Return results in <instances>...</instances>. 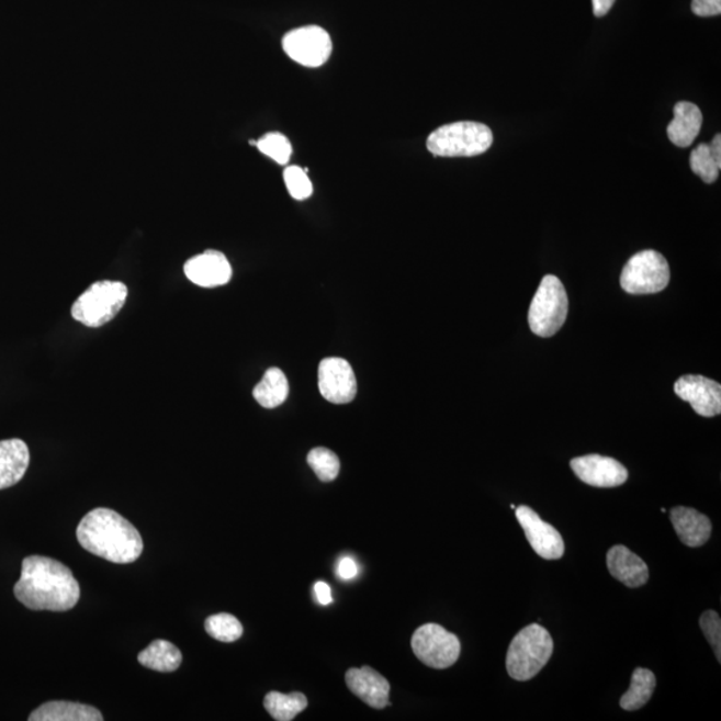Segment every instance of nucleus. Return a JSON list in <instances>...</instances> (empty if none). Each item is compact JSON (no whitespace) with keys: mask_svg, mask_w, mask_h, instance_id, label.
Instances as JSON below:
<instances>
[{"mask_svg":"<svg viewBox=\"0 0 721 721\" xmlns=\"http://www.w3.org/2000/svg\"><path fill=\"white\" fill-rule=\"evenodd\" d=\"M18 601L33 611L66 612L77 606L80 587L69 566L45 556L23 560Z\"/></svg>","mask_w":721,"mask_h":721,"instance_id":"nucleus-1","label":"nucleus"},{"mask_svg":"<svg viewBox=\"0 0 721 721\" xmlns=\"http://www.w3.org/2000/svg\"><path fill=\"white\" fill-rule=\"evenodd\" d=\"M77 538L86 551L114 564H132L144 551L138 529L108 508L89 511L79 522Z\"/></svg>","mask_w":721,"mask_h":721,"instance_id":"nucleus-2","label":"nucleus"},{"mask_svg":"<svg viewBox=\"0 0 721 721\" xmlns=\"http://www.w3.org/2000/svg\"><path fill=\"white\" fill-rule=\"evenodd\" d=\"M493 133L484 123L461 121L437 128L427 140L435 157H476L491 149Z\"/></svg>","mask_w":721,"mask_h":721,"instance_id":"nucleus-3","label":"nucleus"},{"mask_svg":"<svg viewBox=\"0 0 721 721\" xmlns=\"http://www.w3.org/2000/svg\"><path fill=\"white\" fill-rule=\"evenodd\" d=\"M553 653V639L544 627L531 624L516 634L509 645L507 669L511 679L527 681L540 674Z\"/></svg>","mask_w":721,"mask_h":721,"instance_id":"nucleus-4","label":"nucleus"},{"mask_svg":"<svg viewBox=\"0 0 721 721\" xmlns=\"http://www.w3.org/2000/svg\"><path fill=\"white\" fill-rule=\"evenodd\" d=\"M128 289L120 281H100L92 285L71 307V316L88 328H101L125 306Z\"/></svg>","mask_w":721,"mask_h":721,"instance_id":"nucleus-5","label":"nucleus"},{"mask_svg":"<svg viewBox=\"0 0 721 721\" xmlns=\"http://www.w3.org/2000/svg\"><path fill=\"white\" fill-rule=\"evenodd\" d=\"M568 295L556 275H545L529 307L528 323L536 336L550 338L568 316Z\"/></svg>","mask_w":721,"mask_h":721,"instance_id":"nucleus-6","label":"nucleus"},{"mask_svg":"<svg viewBox=\"0 0 721 721\" xmlns=\"http://www.w3.org/2000/svg\"><path fill=\"white\" fill-rule=\"evenodd\" d=\"M671 279L667 260L655 250H644L627 262L620 277L622 291L630 294H655L668 286Z\"/></svg>","mask_w":721,"mask_h":721,"instance_id":"nucleus-7","label":"nucleus"},{"mask_svg":"<svg viewBox=\"0 0 721 721\" xmlns=\"http://www.w3.org/2000/svg\"><path fill=\"white\" fill-rule=\"evenodd\" d=\"M412 650L418 661L435 669H447L459 661L461 643L455 634L430 622L413 633Z\"/></svg>","mask_w":721,"mask_h":721,"instance_id":"nucleus-8","label":"nucleus"},{"mask_svg":"<svg viewBox=\"0 0 721 721\" xmlns=\"http://www.w3.org/2000/svg\"><path fill=\"white\" fill-rule=\"evenodd\" d=\"M283 50L294 61L305 67H319L330 58V35L318 26H305L291 31L282 41Z\"/></svg>","mask_w":721,"mask_h":721,"instance_id":"nucleus-9","label":"nucleus"},{"mask_svg":"<svg viewBox=\"0 0 721 721\" xmlns=\"http://www.w3.org/2000/svg\"><path fill=\"white\" fill-rule=\"evenodd\" d=\"M516 517L532 550L545 560H559L564 556L565 544L556 528L540 519L527 505L516 507Z\"/></svg>","mask_w":721,"mask_h":721,"instance_id":"nucleus-10","label":"nucleus"},{"mask_svg":"<svg viewBox=\"0 0 721 721\" xmlns=\"http://www.w3.org/2000/svg\"><path fill=\"white\" fill-rule=\"evenodd\" d=\"M319 392L331 404H349L357 394L353 368L347 360L330 357L320 361L318 368Z\"/></svg>","mask_w":721,"mask_h":721,"instance_id":"nucleus-11","label":"nucleus"},{"mask_svg":"<svg viewBox=\"0 0 721 721\" xmlns=\"http://www.w3.org/2000/svg\"><path fill=\"white\" fill-rule=\"evenodd\" d=\"M675 393L701 417H717L721 413V385L705 375H683L675 382Z\"/></svg>","mask_w":721,"mask_h":721,"instance_id":"nucleus-12","label":"nucleus"},{"mask_svg":"<svg viewBox=\"0 0 721 721\" xmlns=\"http://www.w3.org/2000/svg\"><path fill=\"white\" fill-rule=\"evenodd\" d=\"M572 471L583 483L596 488H615L628 480L627 467L618 460L599 454L583 455L571 461Z\"/></svg>","mask_w":721,"mask_h":721,"instance_id":"nucleus-13","label":"nucleus"},{"mask_svg":"<svg viewBox=\"0 0 721 721\" xmlns=\"http://www.w3.org/2000/svg\"><path fill=\"white\" fill-rule=\"evenodd\" d=\"M184 274L201 288H217L226 285L232 280L233 269L224 252L206 250L202 255L190 258L184 263Z\"/></svg>","mask_w":721,"mask_h":721,"instance_id":"nucleus-14","label":"nucleus"},{"mask_svg":"<svg viewBox=\"0 0 721 721\" xmlns=\"http://www.w3.org/2000/svg\"><path fill=\"white\" fill-rule=\"evenodd\" d=\"M347 686L357 698L375 710L390 706L391 684L371 667L351 668L347 672Z\"/></svg>","mask_w":721,"mask_h":721,"instance_id":"nucleus-15","label":"nucleus"},{"mask_svg":"<svg viewBox=\"0 0 721 721\" xmlns=\"http://www.w3.org/2000/svg\"><path fill=\"white\" fill-rule=\"evenodd\" d=\"M608 571L628 588H639L649 582V565L624 545H615L607 554Z\"/></svg>","mask_w":721,"mask_h":721,"instance_id":"nucleus-16","label":"nucleus"},{"mask_svg":"<svg viewBox=\"0 0 721 721\" xmlns=\"http://www.w3.org/2000/svg\"><path fill=\"white\" fill-rule=\"evenodd\" d=\"M671 521L684 545L699 548L711 538L712 522L698 510L677 507L671 510Z\"/></svg>","mask_w":721,"mask_h":721,"instance_id":"nucleus-17","label":"nucleus"},{"mask_svg":"<svg viewBox=\"0 0 721 721\" xmlns=\"http://www.w3.org/2000/svg\"><path fill=\"white\" fill-rule=\"evenodd\" d=\"M30 465L27 443L20 439L0 441V491L20 483Z\"/></svg>","mask_w":721,"mask_h":721,"instance_id":"nucleus-18","label":"nucleus"},{"mask_svg":"<svg viewBox=\"0 0 721 721\" xmlns=\"http://www.w3.org/2000/svg\"><path fill=\"white\" fill-rule=\"evenodd\" d=\"M675 119L667 127L668 138L677 147H689L694 144L702 126L701 110L691 102L676 103Z\"/></svg>","mask_w":721,"mask_h":721,"instance_id":"nucleus-19","label":"nucleus"},{"mask_svg":"<svg viewBox=\"0 0 721 721\" xmlns=\"http://www.w3.org/2000/svg\"><path fill=\"white\" fill-rule=\"evenodd\" d=\"M30 721H101L97 708L72 701H48L30 714Z\"/></svg>","mask_w":721,"mask_h":721,"instance_id":"nucleus-20","label":"nucleus"},{"mask_svg":"<svg viewBox=\"0 0 721 721\" xmlns=\"http://www.w3.org/2000/svg\"><path fill=\"white\" fill-rule=\"evenodd\" d=\"M138 662L146 668L169 674L181 667L182 653L169 641L154 640L146 650L139 653Z\"/></svg>","mask_w":721,"mask_h":721,"instance_id":"nucleus-21","label":"nucleus"},{"mask_svg":"<svg viewBox=\"0 0 721 721\" xmlns=\"http://www.w3.org/2000/svg\"><path fill=\"white\" fill-rule=\"evenodd\" d=\"M691 169L706 183L718 181L721 169V137L714 135L711 144H701L691 154Z\"/></svg>","mask_w":721,"mask_h":721,"instance_id":"nucleus-22","label":"nucleus"},{"mask_svg":"<svg viewBox=\"0 0 721 721\" xmlns=\"http://www.w3.org/2000/svg\"><path fill=\"white\" fill-rule=\"evenodd\" d=\"M252 396H255L258 404L267 409H274L277 406L282 405L289 396L286 375L279 368H270L264 373L260 384L252 391Z\"/></svg>","mask_w":721,"mask_h":721,"instance_id":"nucleus-23","label":"nucleus"},{"mask_svg":"<svg viewBox=\"0 0 721 721\" xmlns=\"http://www.w3.org/2000/svg\"><path fill=\"white\" fill-rule=\"evenodd\" d=\"M656 688V677L652 671L636 668L633 671L631 687L622 695L620 707L626 711H638L652 698Z\"/></svg>","mask_w":721,"mask_h":721,"instance_id":"nucleus-24","label":"nucleus"},{"mask_svg":"<svg viewBox=\"0 0 721 721\" xmlns=\"http://www.w3.org/2000/svg\"><path fill=\"white\" fill-rule=\"evenodd\" d=\"M263 706L270 717L277 721H291L307 708V699L304 694L269 692L264 696Z\"/></svg>","mask_w":721,"mask_h":721,"instance_id":"nucleus-25","label":"nucleus"},{"mask_svg":"<svg viewBox=\"0 0 721 721\" xmlns=\"http://www.w3.org/2000/svg\"><path fill=\"white\" fill-rule=\"evenodd\" d=\"M205 630L209 636L222 641V643H234L244 633V627L236 616L230 613H218L207 618Z\"/></svg>","mask_w":721,"mask_h":721,"instance_id":"nucleus-26","label":"nucleus"},{"mask_svg":"<svg viewBox=\"0 0 721 721\" xmlns=\"http://www.w3.org/2000/svg\"><path fill=\"white\" fill-rule=\"evenodd\" d=\"M307 464L311 465L313 472L324 483H330V481L336 480L341 470L340 459L337 458L335 452L326 448H314L307 454Z\"/></svg>","mask_w":721,"mask_h":721,"instance_id":"nucleus-27","label":"nucleus"},{"mask_svg":"<svg viewBox=\"0 0 721 721\" xmlns=\"http://www.w3.org/2000/svg\"><path fill=\"white\" fill-rule=\"evenodd\" d=\"M256 146L264 156L275 160L277 164L286 165L292 157V144L285 135L281 133H269Z\"/></svg>","mask_w":721,"mask_h":721,"instance_id":"nucleus-28","label":"nucleus"},{"mask_svg":"<svg viewBox=\"0 0 721 721\" xmlns=\"http://www.w3.org/2000/svg\"><path fill=\"white\" fill-rule=\"evenodd\" d=\"M283 180H285L289 194L294 200L304 201L313 194V184L311 178L307 177V170L301 169L300 166H289L283 171Z\"/></svg>","mask_w":721,"mask_h":721,"instance_id":"nucleus-29","label":"nucleus"},{"mask_svg":"<svg viewBox=\"0 0 721 721\" xmlns=\"http://www.w3.org/2000/svg\"><path fill=\"white\" fill-rule=\"evenodd\" d=\"M702 633L711 644L718 661H721V620L717 611H706L700 618Z\"/></svg>","mask_w":721,"mask_h":721,"instance_id":"nucleus-30","label":"nucleus"},{"mask_svg":"<svg viewBox=\"0 0 721 721\" xmlns=\"http://www.w3.org/2000/svg\"><path fill=\"white\" fill-rule=\"evenodd\" d=\"M691 9L701 18L717 16L721 12V0H692Z\"/></svg>","mask_w":721,"mask_h":721,"instance_id":"nucleus-31","label":"nucleus"},{"mask_svg":"<svg viewBox=\"0 0 721 721\" xmlns=\"http://www.w3.org/2000/svg\"><path fill=\"white\" fill-rule=\"evenodd\" d=\"M337 575L338 577H341L342 581H351V578L359 575V566H357L353 559L343 557L340 560V563H338Z\"/></svg>","mask_w":721,"mask_h":721,"instance_id":"nucleus-32","label":"nucleus"},{"mask_svg":"<svg viewBox=\"0 0 721 721\" xmlns=\"http://www.w3.org/2000/svg\"><path fill=\"white\" fill-rule=\"evenodd\" d=\"M314 592H316L317 601L320 606H329L331 604V589L328 584L324 582H318L314 585Z\"/></svg>","mask_w":721,"mask_h":721,"instance_id":"nucleus-33","label":"nucleus"},{"mask_svg":"<svg viewBox=\"0 0 721 721\" xmlns=\"http://www.w3.org/2000/svg\"><path fill=\"white\" fill-rule=\"evenodd\" d=\"M616 0H592V5H594V14L597 18L607 15L609 11L613 8Z\"/></svg>","mask_w":721,"mask_h":721,"instance_id":"nucleus-34","label":"nucleus"}]
</instances>
